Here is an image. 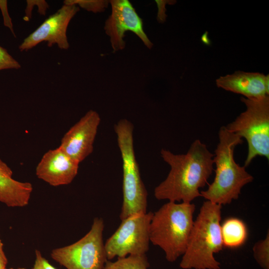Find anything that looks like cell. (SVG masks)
I'll return each mask as SVG.
<instances>
[{
  "instance_id": "cell-1",
  "label": "cell",
  "mask_w": 269,
  "mask_h": 269,
  "mask_svg": "<svg viewBox=\"0 0 269 269\" xmlns=\"http://www.w3.org/2000/svg\"><path fill=\"white\" fill-rule=\"evenodd\" d=\"M161 156L170 166L167 176L154 190L159 200L191 203L200 197L214 170V154L200 139L195 140L185 154H174L162 149Z\"/></svg>"
},
{
  "instance_id": "cell-2",
  "label": "cell",
  "mask_w": 269,
  "mask_h": 269,
  "mask_svg": "<svg viewBox=\"0 0 269 269\" xmlns=\"http://www.w3.org/2000/svg\"><path fill=\"white\" fill-rule=\"evenodd\" d=\"M219 142L215 150L213 161L215 176L208 188L200 191L201 197L218 205L230 204L237 199L242 188L254 180L246 167L234 159L235 148L243 143L242 138L221 127L218 133Z\"/></svg>"
},
{
  "instance_id": "cell-3",
  "label": "cell",
  "mask_w": 269,
  "mask_h": 269,
  "mask_svg": "<svg viewBox=\"0 0 269 269\" xmlns=\"http://www.w3.org/2000/svg\"><path fill=\"white\" fill-rule=\"evenodd\" d=\"M222 206L205 201L194 221L179 266L183 269H220L214 255L223 248L220 221Z\"/></svg>"
},
{
  "instance_id": "cell-4",
  "label": "cell",
  "mask_w": 269,
  "mask_h": 269,
  "mask_svg": "<svg viewBox=\"0 0 269 269\" xmlns=\"http://www.w3.org/2000/svg\"><path fill=\"white\" fill-rule=\"evenodd\" d=\"M195 206L191 203L168 201L153 213L150 242L164 252L169 262L184 253L192 229Z\"/></svg>"
},
{
  "instance_id": "cell-5",
  "label": "cell",
  "mask_w": 269,
  "mask_h": 269,
  "mask_svg": "<svg viewBox=\"0 0 269 269\" xmlns=\"http://www.w3.org/2000/svg\"><path fill=\"white\" fill-rule=\"evenodd\" d=\"M123 163V203L120 218L123 220L137 213L147 212V192L141 178L134 147V126L121 119L114 126Z\"/></svg>"
},
{
  "instance_id": "cell-6",
  "label": "cell",
  "mask_w": 269,
  "mask_h": 269,
  "mask_svg": "<svg viewBox=\"0 0 269 269\" xmlns=\"http://www.w3.org/2000/svg\"><path fill=\"white\" fill-rule=\"evenodd\" d=\"M241 100L246 110L225 127L229 132L246 140L248 146L244 164L246 167L257 156L269 159V96L256 99L242 97Z\"/></svg>"
},
{
  "instance_id": "cell-7",
  "label": "cell",
  "mask_w": 269,
  "mask_h": 269,
  "mask_svg": "<svg viewBox=\"0 0 269 269\" xmlns=\"http://www.w3.org/2000/svg\"><path fill=\"white\" fill-rule=\"evenodd\" d=\"M104 229L103 220L95 218L83 237L70 245L53 250L51 257L67 269H104L108 261Z\"/></svg>"
},
{
  "instance_id": "cell-8",
  "label": "cell",
  "mask_w": 269,
  "mask_h": 269,
  "mask_svg": "<svg viewBox=\"0 0 269 269\" xmlns=\"http://www.w3.org/2000/svg\"><path fill=\"white\" fill-rule=\"evenodd\" d=\"M152 215L151 212L137 213L121 220L118 228L105 243L107 260L146 254Z\"/></svg>"
},
{
  "instance_id": "cell-9",
  "label": "cell",
  "mask_w": 269,
  "mask_h": 269,
  "mask_svg": "<svg viewBox=\"0 0 269 269\" xmlns=\"http://www.w3.org/2000/svg\"><path fill=\"white\" fill-rule=\"evenodd\" d=\"M112 13L106 20L104 29L110 39L114 52L123 50L126 46L125 33L130 31L135 34L146 47L150 49L153 44L145 33L142 19L128 0L110 1Z\"/></svg>"
},
{
  "instance_id": "cell-10",
  "label": "cell",
  "mask_w": 269,
  "mask_h": 269,
  "mask_svg": "<svg viewBox=\"0 0 269 269\" xmlns=\"http://www.w3.org/2000/svg\"><path fill=\"white\" fill-rule=\"evenodd\" d=\"M79 9L76 5L64 4L25 38L19 46V50L28 51L43 41L47 42L48 47L57 44L60 49L67 50L70 46L67 36V28Z\"/></svg>"
},
{
  "instance_id": "cell-11",
  "label": "cell",
  "mask_w": 269,
  "mask_h": 269,
  "mask_svg": "<svg viewBox=\"0 0 269 269\" xmlns=\"http://www.w3.org/2000/svg\"><path fill=\"white\" fill-rule=\"evenodd\" d=\"M100 121L96 111L89 110L64 134L59 147L80 163L93 151Z\"/></svg>"
},
{
  "instance_id": "cell-12",
  "label": "cell",
  "mask_w": 269,
  "mask_h": 269,
  "mask_svg": "<svg viewBox=\"0 0 269 269\" xmlns=\"http://www.w3.org/2000/svg\"><path fill=\"white\" fill-rule=\"evenodd\" d=\"M78 162L59 147L46 152L35 170L37 177L52 186L71 183L77 175Z\"/></svg>"
},
{
  "instance_id": "cell-13",
  "label": "cell",
  "mask_w": 269,
  "mask_h": 269,
  "mask_svg": "<svg viewBox=\"0 0 269 269\" xmlns=\"http://www.w3.org/2000/svg\"><path fill=\"white\" fill-rule=\"evenodd\" d=\"M218 87L247 99L259 98L269 95V75L253 72L236 71L221 76L216 80Z\"/></svg>"
},
{
  "instance_id": "cell-14",
  "label": "cell",
  "mask_w": 269,
  "mask_h": 269,
  "mask_svg": "<svg viewBox=\"0 0 269 269\" xmlns=\"http://www.w3.org/2000/svg\"><path fill=\"white\" fill-rule=\"evenodd\" d=\"M10 168L0 159V202L10 207L26 206L33 190L32 184L12 177Z\"/></svg>"
},
{
  "instance_id": "cell-15",
  "label": "cell",
  "mask_w": 269,
  "mask_h": 269,
  "mask_svg": "<svg viewBox=\"0 0 269 269\" xmlns=\"http://www.w3.org/2000/svg\"><path fill=\"white\" fill-rule=\"evenodd\" d=\"M223 247L238 248L244 244L248 238V230L245 223L237 218L226 219L221 225Z\"/></svg>"
},
{
  "instance_id": "cell-16",
  "label": "cell",
  "mask_w": 269,
  "mask_h": 269,
  "mask_svg": "<svg viewBox=\"0 0 269 269\" xmlns=\"http://www.w3.org/2000/svg\"><path fill=\"white\" fill-rule=\"evenodd\" d=\"M149 267L146 254H142L118 258L115 262L108 260L104 269H147Z\"/></svg>"
},
{
  "instance_id": "cell-17",
  "label": "cell",
  "mask_w": 269,
  "mask_h": 269,
  "mask_svg": "<svg viewBox=\"0 0 269 269\" xmlns=\"http://www.w3.org/2000/svg\"><path fill=\"white\" fill-rule=\"evenodd\" d=\"M254 257L263 269H269V234L265 239L257 242L253 247Z\"/></svg>"
},
{
  "instance_id": "cell-18",
  "label": "cell",
  "mask_w": 269,
  "mask_h": 269,
  "mask_svg": "<svg viewBox=\"0 0 269 269\" xmlns=\"http://www.w3.org/2000/svg\"><path fill=\"white\" fill-rule=\"evenodd\" d=\"M110 1L102 0H65L64 4L76 5L85 10L94 13L104 11Z\"/></svg>"
},
{
  "instance_id": "cell-19",
  "label": "cell",
  "mask_w": 269,
  "mask_h": 269,
  "mask_svg": "<svg viewBox=\"0 0 269 269\" xmlns=\"http://www.w3.org/2000/svg\"><path fill=\"white\" fill-rule=\"evenodd\" d=\"M21 65L3 47L0 46V71L6 69H18Z\"/></svg>"
},
{
  "instance_id": "cell-20",
  "label": "cell",
  "mask_w": 269,
  "mask_h": 269,
  "mask_svg": "<svg viewBox=\"0 0 269 269\" xmlns=\"http://www.w3.org/2000/svg\"><path fill=\"white\" fill-rule=\"evenodd\" d=\"M7 4V0H0V9L3 16V23L4 26L8 27L13 35L15 36L11 19L8 12Z\"/></svg>"
},
{
  "instance_id": "cell-21",
  "label": "cell",
  "mask_w": 269,
  "mask_h": 269,
  "mask_svg": "<svg viewBox=\"0 0 269 269\" xmlns=\"http://www.w3.org/2000/svg\"><path fill=\"white\" fill-rule=\"evenodd\" d=\"M33 269H56L45 259L38 250L35 251V260Z\"/></svg>"
},
{
  "instance_id": "cell-22",
  "label": "cell",
  "mask_w": 269,
  "mask_h": 269,
  "mask_svg": "<svg viewBox=\"0 0 269 269\" xmlns=\"http://www.w3.org/2000/svg\"><path fill=\"white\" fill-rule=\"evenodd\" d=\"M172 1L170 0H156L157 3L158 11L157 14V19L159 22H164L165 20L166 15L165 13V4L168 3H172Z\"/></svg>"
},
{
  "instance_id": "cell-23",
  "label": "cell",
  "mask_w": 269,
  "mask_h": 269,
  "mask_svg": "<svg viewBox=\"0 0 269 269\" xmlns=\"http://www.w3.org/2000/svg\"><path fill=\"white\" fill-rule=\"evenodd\" d=\"M7 263V260L3 249V244L0 238V269H4Z\"/></svg>"
},
{
  "instance_id": "cell-24",
  "label": "cell",
  "mask_w": 269,
  "mask_h": 269,
  "mask_svg": "<svg viewBox=\"0 0 269 269\" xmlns=\"http://www.w3.org/2000/svg\"><path fill=\"white\" fill-rule=\"evenodd\" d=\"M4 269H24V268H18V269H13V268L6 269V268H5Z\"/></svg>"
},
{
  "instance_id": "cell-25",
  "label": "cell",
  "mask_w": 269,
  "mask_h": 269,
  "mask_svg": "<svg viewBox=\"0 0 269 269\" xmlns=\"http://www.w3.org/2000/svg\"></svg>"
}]
</instances>
